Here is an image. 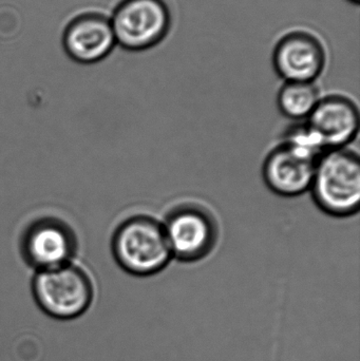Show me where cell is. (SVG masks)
Segmentation results:
<instances>
[{"label": "cell", "mask_w": 360, "mask_h": 361, "mask_svg": "<svg viewBox=\"0 0 360 361\" xmlns=\"http://www.w3.org/2000/svg\"><path fill=\"white\" fill-rule=\"evenodd\" d=\"M325 150L306 124L292 127L280 144L273 148L262 166L268 188L285 197H295L310 190L318 159Z\"/></svg>", "instance_id": "obj_1"}, {"label": "cell", "mask_w": 360, "mask_h": 361, "mask_svg": "<svg viewBox=\"0 0 360 361\" xmlns=\"http://www.w3.org/2000/svg\"><path fill=\"white\" fill-rule=\"evenodd\" d=\"M111 252L118 267L135 277L158 275L173 259L162 221L149 214L122 221L112 235Z\"/></svg>", "instance_id": "obj_2"}, {"label": "cell", "mask_w": 360, "mask_h": 361, "mask_svg": "<svg viewBox=\"0 0 360 361\" xmlns=\"http://www.w3.org/2000/svg\"><path fill=\"white\" fill-rule=\"evenodd\" d=\"M310 191L317 207L328 216L349 218L359 214V154L349 147L323 152L317 162Z\"/></svg>", "instance_id": "obj_3"}, {"label": "cell", "mask_w": 360, "mask_h": 361, "mask_svg": "<svg viewBox=\"0 0 360 361\" xmlns=\"http://www.w3.org/2000/svg\"><path fill=\"white\" fill-rule=\"evenodd\" d=\"M32 293L46 315L66 322L80 317L90 309L95 288L88 271L72 261L55 269L36 271Z\"/></svg>", "instance_id": "obj_4"}, {"label": "cell", "mask_w": 360, "mask_h": 361, "mask_svg": "<svg viewBox=\"0 0 360 361\" xmlns=\"http://www.w3.org/2000/svg\"><path fill=\"white\" fill-rule=\"evenodd\" d=\"M162 223L173 259L180 262L204 260L217 247L219 223L215 214L202 204H178L168 210Z\"/></svg>", "instance_id": "obj_5"}, {"label": "cell", "mask_w": 360, "mask_h": 361, "mask_svg": "<svg viewBox=\"0 0 360 361\" xmlns=\"http://www.w3.org/2000/svg\"><path fill=\"white\" fill-rule=\"evenodd\" d=\"M116 44L127 51H145L168 33L171 15L164 0H122L110 18Z\"/></svg>", "instance_id": "obj_6"}, {"label": "cell", "mask_w": 360, "mask_h": 361, "mask_svg": "<svg viewBox=\"0 0 360 361\" xmlns=\"http://www.w3.org/2000/svg\"><path fill=\"white\" fill-rule=\"evenodd\" d=\"M76 250L77 239L73 229L55 216L36 219L21 235V256L37 271L72 262Z\"/></svg>", "instance_id": "obj_7"}, {"label": "cell", "mask_w": 360, "mask_h": 361, "mask_svg": "<svg viewBox=\"0 0 360 361\" xmlns=\"http://www.w3.org/2000/svg\"><path fill=\"white\" fill-rule=\"evenodd\" d=\"M359 124L356 104L338 94L321 97L306 120V126L325 152L349 147L359 135Z\"/></svg>", "instance_id": "obj_8"}, {"label": "cell", "mask_w": 360, "mask_h": 361, "mask_svg": "<svg viewBox=\"0 0 360 361\" xmlns=\"http://www.w3.org/2000/svg\"><path fill=\"white\" fill-rule=\"evenodd\" d=\"M325 59L321 40L306 31L283 36L273 55L275 70L285 82H314L325 69Z\"/></svg>", "instance_id": "obj_9"}, {"label": "cell", "mask_w": 360, "mask_h": 361, "mask_svg": "<svg viewBox=\"0 0 360 361\" xmlns=\"http://www.w3.org/2000/svg\"><path fill=\"white\" fill-rule=\"evenodd\" d=\"M63 46L76 63L92 65L103 61L116 46L110 18L97 13L78 15L66 27Z\"/></svg>", "instance_id": "obj_10"}, {"label": "cell", "mask_w": 360, "mask_h": 361, "mask_svg": "<svg viewBox=\"0 0 360 361\" xmlns=\"http://www.w3.org/2000/svg\"><path fill=\"white\" fill-rule=\"evenodd\" d=\"M321 99L319 89L314 82H287L279 90L277 104L285 118L306 120Z\"/></svg>", "instance_id": "obj_11"}, {"label": "cell", "mask_w": 360, "mask_h": 361, "mask_svg": "<svg viewBox=\"0 0 360 361\" xmlns=\"http://www.w3.org/2000/svg\"><path fill=\"white\" fill-rule=\"evenodd\" d=\"M349 1L352 2V4H359L360 0H349Z\"/></svg>", "instance_id": "obj_12"}]
</instances>
